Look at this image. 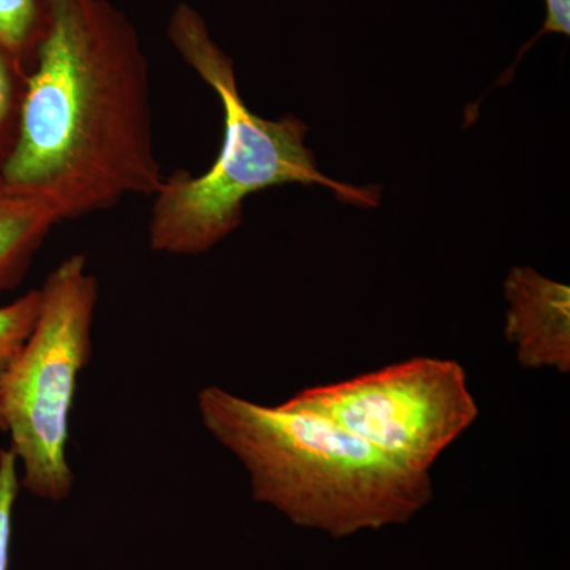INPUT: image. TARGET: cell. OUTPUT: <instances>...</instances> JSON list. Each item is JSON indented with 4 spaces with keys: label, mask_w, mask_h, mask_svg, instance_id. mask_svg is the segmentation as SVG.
Wrapping results in <instances>:
<instances>
[{
    "label": "cell",
    "mask_w": 570,
    "mask_h": 570,
    "mask_svg": "<svg viewBox=\"0 0 570 570\" xmlns=\"http://www.w3.org/2000/svg\"><path fill=\"white\" fill-rule=\"evenodd\" d=\"M58 224L47 205L14 189L0 176V296L22 283Z\"/></svg>",
    "instance_id": "7"
},
{
    "label": "cell",
    "mask_w": 570,
    "mask_h": 570,
    "mask_svg": "<svg viewBox=\"0 0 570 570\" xmlns=\"http://www.w3.org/2000/svg\"><path fill=\"white\" fill-rule=\"evenodd\" d=\"M547 18L543 21L542 29L534 39L528 41L521 50L517 62L520 61L521 56L530 50L531 45L539 39H542L546 33H562V36H570V0H546Z\"/></svg>",
    "instance_id": "12"
},
{
    "label": "cell",
    "mask_w": 570,
    "mask_h": 570,
    "mask_svg": "<svg viewBox=\"0 0 570 570\" xmlns=\"http://www.w3.org/2000/svg\"><path fill=\"white\" fill-rule=\"evenodd\" d=\"M197 407L206 431L246 469L255 501L296 527L351 538L407 523L433 499L430 474L397 466L288 400L265 406L206 387Z\"/></svg>",
    "instance_id": "2"
},
{
    "label": "cell",
    "mask_w": 570,
    "mask_h": 570,
    "mask_svg": "<svg viewBox=\"0 0 570 570\" xmlns=\"http://www.w3.org/2000/svg\"><path fill=\"white\" fill-rule=\"evenodd\" d=\"M20 466L10 449L0 450V570L10 568L13 510L20 493Z\"/></svg>",
    "instance_id": "11"
},
{
    "label": "cell",
    "mask_w": 570,
    "mask_h": 570,
    "mask_svg": "<svg viewBox=\"0 0 570 570\" xmlns=\"http://www.w3.org/2000/svg\"><path fill=\"white\" fill-rule=\"evenodd\" d=\"M39 288L18 296L9 305L0 306V433H6L3 390L11 366L17 362L39 313Z\"/></svg>",
    "instance_id": "8"
},
{
    "label": "cell",
    "mask_w": 570,
    "mask_h": 570,
    "mask_svg": "<svg viewBox=\"0 0 570 570\" xmlns=\"http://www.w3.org/2000/svg\"><path fill=\"white\" fill-rule=\"evenodd\" d=\"M288 401L332 420L397 466L425 474L479 417L464 367L434 356L305 389Z\"/></svg>",
    "instance_id": "5"
},
{
    "label": "cell",
    "mask_w": 570,
    "mask_h": 570,
    "mask_svg": "<svg viewBox=\"0 0 570 570\" xmlns=\"http://www.w3.org/2000/svg\"><path fill=\"white\" fill-rule=\"evenodd\" d=\"M153 126L148 59L126 13L110 0H45L0 176L59 224L153 197L165 178Z\"/></svg>",
    "instance_id": "1"
},
{
    "label": "cell",
    "mask_w": 570,
    "mask_h": 570,
    "mask_svg": "<svg viewBox=\"0 0 570 570\" xmlns=\"http://www.w3.org/2000/svg\"><path fill=\"white\" fill-rule=\"evenodd\" d=\"M45 24V0H0V47L31 66Z\"/></svg>",
    "instance_id": "9"
},
{
    "label": "cell",
    "mask_w": 570,
    "mask_h": 570,
    "mask_svg": "<svg viewBox=\"0 0 570 570\" xmlns=\"http://www.w3.org/2000/svg\"><path fill=\"white\" fill-rule=\"evenodd\" d=\"M29 67L0 47V167L17 140Z\"/></svg>",
    "instance_id": "10"
},
{
    "label": "cell",
    "mask_w": 570,
    "mask_h": 570,
    "mask_svg": "<svg viewBox=\"0 0 570 570\" xmlns=\"http://www.w3.org/2000/svg\"><path fill=\"white\" fill-rule=\"evenodd\" d=\"M167 32L183 61L220 100L224 141L205 174L175 171L153 195L148 236L154 253H208L239 227L247 197L283 184H321L344 204L379 205V187L335 181L318 170L314 153L305 146L307 126L302 119L285 115L272 121L247 108L234 61L213 40L197 10L179 3Z\"/></svg>",
    "instance_id": "3"
},
{
    "label": "cell",
    "mask_w": 570,
    "mask_h": 570,
    "mask_svg": "<svg viewBox=\"0 0 570 570\" xmlns=\"http://www.w3.org/2000/svg\"><path fill=\"white\" fill-rule=\"evenodd\" d=\"M40 305L3 390L10 450L21 489L45 501L70 497V417L82 370L92 356L99 281L88 258L71 254L39 288Z\"/></svg>",
    "instance_id": "4"
},
{
    "label": "cell",
    "mask_w": 570,
    "mask_h": 570,
    "mask_svg": "<svg viewBox=\"0 0 570 570\" xmlns=\"http://www.w3.org/2000/svg\"><path fill=\"white\" fill-rule=\"evenodd\" d=\"M509 303L505 336L527 370L570 371V288L539 275L530 266H515L505 277Z\"/></svg>",
    "instance_id": "6"
}]
</instances>
